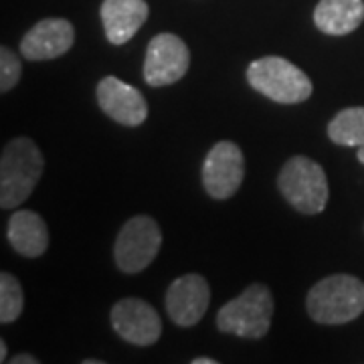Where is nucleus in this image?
<instances>
[{"mask_svg": "<svg viewBox=\"0 0 364 364\" xmlns=\"http://www.w3.org/2000/svg\"><path fill=\"white\" fill-rule=\"evenodd\" d=\"M306 310L318 324H348L364 312V284L348 273L328 275L308 291Z\"/></svg>", "mask_w": 364, "mask_h": 364, "instance_id": "f257e3e1", "label": "nucleus"}, {"mask_svg": "<svg viewBox=\"0 0 364 364\" xmlns=\"http://www.w3.org/2000/svg\"><path fill=\"white\" fill-rule=\"evenodd\" d=\"M45 168L39 146L31 138H14L0 156V207L16 208L33 195Z\"/></svg>", "mask_w": 364, "mask_h": 364, "instance_id": "f03ea898", "label": "nucleus"}, {"mask_svg": "<svg viewBox=\"0 0 364 364\" xmlns=\"http://www.w3.org/2000/svg\"><path fill=\"white\" fill-rule=\"evenodd\" d=\"M273 316V296L263 284L251 286L217 312V328L223 334L259 340L267 336Z\"/></svg>", "mask_w": 364, "mask_h": 364, "instance_id": "7ed1b4c3", "label": "nucleus"}, {"mask_svg": "<svg viewBox=\"0 0 364 364\" xmlns=\"http://www.w3.org/2000/svg\"><path fill=\"white\" fill-rule=\"evenodd\" d=\"M249 85L277 104H301L312 95L310 77L284 57H261L247 67Z\"/></svg>", "mask_w": 364, "mask_h": 364, "instance_id": "20e7f679", "label": "nucleus"}, {"mask_svg": "<svg viewBox=\"0 0 364 364\" xmlns=\"http://www.w3.org/2000/svg\"><path fill=\"white\" fill-rule=\"evenodd\" d=\"M277 186L287 203L301 215H320L328 205V178L324 168L312 158H289L279 172Z\"/></svg>", "mask_w": 364, "mask_h": 364, "instance_id": "39448f33", "label": "nucleus"}, {"mask_svg": "<svg viewBox=\"0 0 364 364\" xmlns=\"http://www.w3.org/2000/svg\"><path fill=\"white\" fill-rule=\"evenodd\" d=\"M162 245L160 227L152 217L138 215L126 223L116 239L114 257L119 272L134 275L144 272L152 261L156 259Z\"/></svg>", "mask_w": 364, "mask_h": 364, "instance_id": "423d86ee", "label": "nucleus"}, {"mask_svg": "<svg viewBox=\"0 0 364 364\" xmlns=\"http://www.w3.org/2000/svg\"><path fill=\"white\" fill-rule=\"evenodd\" d=\"M191 65V51L186 43L172 35L160 33L148 43L144 59V79L152 87H164L181 81Z\"/></svg>", "mask_w": 364, "mask_h": 364, "instance_id": "0eeeda50", "label": "nucleus"}, {"mask_svg": "<svg viewBox=\"0 0 364 364\" xmlns=\"http://www.w3.org/2000/svg\"><path fill=\"white\" fill-rule=\"evenodd\" d=\"M245 178V158L235 142H217L203 162V184L217 200L233 196Z\"/></svg>", "mask_w": 364, "mask_h": 364, "instance_id": "6e6552de", "label": "nucleus"}, {"mask_svg": "<svg viewBox=\"0 0 364 364\" xmlns=\"http://www.w3.org/2000/svg\"><path fill=\"white\" fill-rule=\"evenodd\" d=\"M112 326L122 340L136 346H150L162 334V322L158 312L140 298H124L109 314Z\"/></svg>", "mask_w": 364, "mask_h": 364, "instance_id": "1a4fd4ad", "label": "nucleus"}, {"mask_svg": "<svg viewBox=\"0 0 364 364\" xmlns=\"http://www.w3.org/2000/svg\"><path fill=\"white\" fill-rule=\"evenodd\" d=\"M210 304L208 282L198 273L181 275L166 291V312L170 320L181 328H193L207 314Z\"/></svg>", "mask_w": 364, "mask_h": 364, "instance_id": "9d476101", "label": "nucleus"}, {"mask_svg": "<svg viewBox=\"0 0 364 364\" xmlns=\"http://www.w3.org/2000/svg\"><path fill=\"white\" fill-rule=\"evenodd\" d=\"M95 95L102 112L126 128H138L148 117V104L142 93L114 75L97 83Z\"/></svg>", "mask_w": 364, "mask_h": 364, "instance_id": "9b49d317", "label": "nucleus"}, {"mask_svg": "<svg viewBox=\"0 0 364 364\" xmlns=\"http://www.w3.org/2000/svg\"><path fill=\"white\" fill-rule=\"evenodd\" d=\"M75 43V28L67 18H45L21 41L26 61H51L65 55Z\"/></svg>", "mask_w": 364, "mask_h": 364, "instance_id": "f8f14e48", "label": "nucleus"}, {"mask_svg": "<svg viewBox=\"0 0 364 364\" xmlns=\"http://www.w3.org/2000/svg\"><path fill=\"white\" fill-rule=\"evenodd\" d=\"M100 13L107 41L112 45H124L142 28L150 9L146 0H104Z\"/></svg>", "mask_w": 364, "mask_h": 364, "instance_id": "ddd939ff", "label": "nucleus"}, {"mask_svg": "<svg viewBox=\"0 0 364 364\" xmlns=\"http://www.w3.org/2000/svg\"><path fill=\"white\" fill-rule=\"evenodd\" d=\"M6 239L11 247L26 259L41 257L49 247L47 223L35 210H16L6 229Z\"/></svg>", "mask_w": 364, "mask_h": 364, "instance_id": "4468645a", "label": "nucleus"}, {"mask_svg": "<svg viewBox=\"0 0 364 364\" xmlns=\"http://www.w3.org/2000/svg\"><path fill=\"white\" fill-rule=\"evenodd\" d=\"M364 0H320L314 23L326 35H348L363 25Z\"/></svg>", "mask_w": 364, "mask_h": 364, "instance_id": "2eb2a0df", "label": "nucleus"}, {"mask_svg": "<svg viewBox=\"0 0 364 364\" xmlns=\"http://www.w3.org/2000/svg\"><path fill=\"white\" fill-rule=\"evenodd\" d=\"M328 138L338 146H364V107H346L328 124Z\"/></svg>", "mask_w": 364, "mask_h": 364, "instance_id": "dca6fc26", "label": "nucleus"}, {"mask_svg": "<svg viewBox=\"0 0 364 364\" xmlns=\"http://www.w3.org/2000/svg\"><path fill=\"white\" fill-rule=\"evenodd\" d=\"M25 308V294L18 279L11 273H0V322L13 324Z\"/></svg>", "mask_w": 364, "mask_h": 364, "instance_id": "f3484780", "label": "nucleus"}, {"mask_svg": "<svg viewBox=\"0 0 364 364\" xmlns=\"http://www.w3.org/2000/svg\"><path fill=\"white\" fill-rule=\"evenodd\" d=\"M21 75H23V63L18 55L11 51L9 47H2L0 49V91L9 93L18 83Z\"/></svg>", "mask_w": 364, "mask_h": 364, "instance_id": "a211bd4d", "label": "nucleus"}, {"mask_svg": "<svg viewBox=\"0 0 364 364\" xmlns=\"http://www.w3.org/2000/svg\"><path fill=\"white\" fill-rule=\"evenodd\" d=\"M11 364H39V360L31 354H18V356L11 358Z\"/></svg>", "mask_w": 364, "mask_h": 364, "instance_id": "6ab92c4d", "label": "nucleus"}, {"mask_svg": "<svg viewBox=\"0 0 364 364\" xmlns=\"http://www.w3.org/2000/svg\"><path fill=\"white\" fill-rule=\"evenodd\" d=\"M193 364H217V360L215 358H193Z\"/></svg>", "mask_w": 364, "mask_h": 364, "instance_id": "aec40b11", "label": "nucleus"}, {"mask_svg": "<svg viewBox=\"0 0 364 364\" xmlns=\"http://www.w3.org/2000/svg\"><path fill=\"white\" fill-rule=\"evenodd\" d=\"M0 363H6V342H0Z\"/></svg>", "mask_w": 364, "mask_h": 364, "instance_id": "412c9836", "label": "nucleus"}, {"mask_svg": "<svg viewBox=\"0 0 364 364\" xmlns=\"http://www.w3.org/2000/svg\"><path fill=\"white\" fill-rule=\"evenodd\" d=\"M358 160H360V162L364 164V146H360V148H358Z\"/></svg>", "mask_w": 364, "mask_h": 364, "instance_id": "4be33fe9", "label": "nucleus"}, {"mask_svg": "<svg viewBox=\"0 0 364 364\" xmlns=\"http://www.w3.org/2000/svg\"><path fill=\"white\" fill-rule=\"evenodd\" d=\"M104 360H83V364H102Z\"/></svg>", "mask_w": 364, "mask_h": 364, "instance_id": "5701e85b", "label": "nucleus"}]
</instances>
